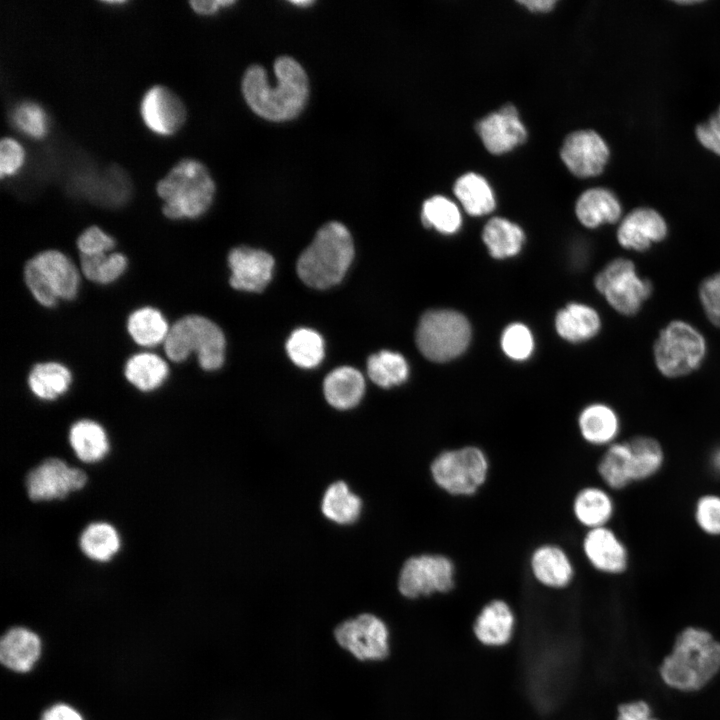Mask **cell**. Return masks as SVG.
Returning <instances> with one entry per match:
<instances>
[{
    "label": "cell",
    "instance_id": "obj_1",
    "mask_svg": "<svg viewBox=\"0 0 720 720\" xmlns=\"http://www.w3.org/2000/svg\"><path fill=\"white\" fill-rule=\"evenodd\" d=\"M274 72L276 85L271 86L263 67L250 66L242 80V92L249 107L260 117L271 121L290 120L306 104L308 77L302 66L289 56L276 59Z\"/></svg>",
    "mask_w": 720,
    "mask_h": 720
},
{
    "label": "cell",
    "instance_id": "obj_2",
    "mask_svg": "<svg viewBox=\"0 0 720 720\" xmlns=\"http://www.w3.org/2000/svg\"><path fill=\"white\" fill-rule=\"evenodd\" d=\"M719 670L720 642L707 630L691 626L679 633L659 674L668 687L693 692L708 684Z\"/></svg>",
    "mask_w": 720,
    "mask_h": 720
},
{
    "label": "cell",
    "instance_id": "obj_3",
    "mask_svg": "<svg viewBox=\"0 0 720 720\" xmlns=\"http://www.w3.org/2000/svg\"><path fill=\"white\" fill-rule=\"evenodd\" d=\"M354 256L348 229L339 222H329L316 233L312 243L297 261V273L308 286L326 289L344 277Z\"/></svg>",
    "mask_w": 720,
    "mask_h": 720
},
{
    "label": "cell",
    "instance_id": "obj_4",
    "mask_svg": "<svg viewBox=\"0 0 720 720\" xmlns=\"http://www.w3.org/2000/svg\"><path fill=\"white\" fill-rule=\"evenodd\" d=\"M157 193L164 200L162 210L166 217L196 218L211 205L215 184L202 163L183 159L158 182Z\"/></svg>",
    "mask_w": 720,
    "mask_h": 720
},
{
    "label": "cell",
    "instance_id": "obj_5",
    "mask_svg": "<svg viewBox=\"0 0 720 720\" xmlns=\"http://www.w3.org/2000/svg\"><path fill=\"white\" fill-rule=\"evenodd\" d=\"M707 354L702 332L688 321L674 319L658 333L652 349L658 372L669 379L688 376L699 369Z\"/></svg>",
    "mask_w": 720,
    "mask_h": 720
},
{
    "label": "cell",
    "instance_id": "obj_6",
    "mask_svg": "<svg viewBox=\"0 0 720 720\" xmlns=\"http://www.w3.org/2000/svg\"><path fill=\"white\" fill-rule=\"evenodd\" d=\"M164 351L173 362H182L191 353H196L200 366L213 371L224 362L225 337L211 320L200 315H187L170 327Z\"/></svg>",
    "mask_w": 720,
    "mask_h": 720
},
{
    "label": "cell",
    "instance_id": "obj_7",
    "mask_svg": "<svg viewBox=\"0 0 720 720\" xmlns=\"http://www.w3.org/2000/svg\"><path fill=\"white\" fill-rule=\"evenodd\" d=\"M489 471L486 452L472 444L443 450L430 464L435 485L455 497L475 495L486 483Z\"/></svg>",
    "mask_w": 720,
    "mask_h": 720
},
{
    "label": "cell",
    "instance_id": "obj_8",
    "mask_svg": "<svg viewBox=\"0 0 720 720\" xmlns=\"http://www.w3.org/2000/svg\"><path fill=\"white\" fill-rule=\"evenodd\" d=\"M24 279L34 298L45 307L55 306L60 299L75 298L80 283L76 266L57 250H46L30 259Z\"/></svg>",
    "mask_w": 720,
    "mask_h": 720
},
{
    "label": "cell",
    "instance_id": "obj_9",
    "mask_svg": "<svg viewBox=\"0 0 720 720\" xmlns=\"http://www.w3.org/2000/svg\"><path fill=\"white\" fill-rule=\"evenodd\" d=\"M471 338L467 319L453 310H431L420 319L416 343L420 352L434 362H446L462 354Z\"/></svg>",
    "mask_w": 720,
    "mask_h": 720
},
{
    "label": "cell",
    "instance_id": "obj_10",
    "mask_svg": "<svg viewBox=\"0 0 720 720\" xmlns=\"http://www.w3.org/2000/svg\"><path fill=\"white\" fill-rule=\"evenodd\" d=\"M456 585V566L450 557L441 553L409 557L403 563L397 581L400 594L411 600L449 594Z\"/></svg>",
    "mask_w": 720,
    "mask_h": 720
},
{
    "label": "cell",
    "instance_id": "obj_11",
    "mask_svg": "<svg viewBox=\"0 0 720 720\" xmlns=\"http://www.w3.org/2000/svg\"><path fill=\"white\" fill-rule=\"evenodd\" d=\"M594 285L608 304L623 316L638 314L653 293L650 279L638 274L628 258H615L595 277Z\"/></svg>",
    "mask_w": 720,
    "mask_h": 720
},
{
    "label": "cell",
    "instance_id": "obj_12",
    "mask_svg": "<svg viewBox=\"0 0 720 720\" xmlns=\"http://www.w3.org/2000/svg\"><path fill=\"white\" fill-rule=\"evenodd\" d=\"M334 636L342 648L359 660H384L389 656V630L373 614L364 613L341 622Z\"/></svg>",
    "mask_w": 720,
    "mask_h": 720
},
{
    "label": "cell",
    "instance_id": "obj_13",
    "mask_svg": "<svg viewBox=\"0 0 720 720\" xmlns=\"http://www.w3.org/2000/svg\"><path fill=\"white\" fill-rule=\"evenodd\" d=\"M87 480L83 470L52 457L29 471L25 485L32 501H52L64 499L70 493L81 490Z\"/></svg>",
    "mask_w": 720,
    "mask_h": 720
},
{
    "label": "cell",
    "instance_id": "obj_14",
    "mask_svg": "<svg viewBox=\"0 0 720 720\" xmlns=\"http://www.w3.org/2000/svg\"><path fill=\"white\" fill-rule=\"evenodd\" d=\"M581 549L590 567L602 575L620 576L630 568L629 548L610 526L586 530Z\"/></svg>",
    "mask_w": 720,
    "mask_h": 720
},
{
    "label": "cell",
    "instance_id": "obj_15",
    "mask_svg": "<svg viewBox=\"0 0 720 720\" xmlns=\"http://www.w3.org/2000/svg\"><path fill=\"white\" fill-rule=\"evenodd\" d=\"M560 155L573 175L587 178L602 173L609 158V149L595 131L578 130L566 136Z\"/></svg>",
    "mask_w": 720,
    "mask_h": 720
},
{
    "label": "cell",
    "instance_id": "obj_16",
    "mask_svg": "<svg viewBox=\"0 0 720 720\" xmlns=\"http://www.w3.org/2000/svg\"><path fill=\"white\" fill-rule=\"evenodd\" d=\"M668 234L663 216L648 207L629 212L617 229V241L621 247L634 252H646L654 244L662 242Z\"/></svg>",
    "mask_w": 720,
    "mask_h": 720
},
{
    "label": "cell",
    "instance_id": "obj_17",
    "mask_svg": "<svg viewBox=\"0 0 720 720\" xmlns=\"http://www.w3.org/2000/svg\"><path fill=\"white\" fill-rule=\"evenodd\" d=\"M529 569L535 582L547 590H566L575 579L571 557L565 549L554 543L541 544L532 551Z\"/></svg>",
    "mask_w": 720,
    "mask_h": 720
},
{
    "label": "cell",
    "instance_id": "obj_18",
    "mask_svg": "<svg viewBox=\"0 0 720 720\" xmlns=\"http://www.w3.org/2000/svg\"><path fill=\"white\" fill-rule=\"evenodd\" d=\"M476 129L485 148L496 155L512 150L527 138L526 128L512 104L481 119Z\"/></svg>",
    "mask_w": 720,
    "mask_h": 720
},
{
    "label": "cell",
    "instance_id": "obj_19",
    "mask_svg": "<svg viewBox=\"0 0 720 720\" xmlns=\"http://www.w3.org/2000/svg\"><path fill=\"white\" fill-rule=\"evenodd\" d=\"M140 112L145 125L154 133L174 134L185 121V107L170 89L156 85L144 94Z\"/></svg>",
    "mask_w": 720,
    "mask_h": 720
},
{
    "label": "cell",
    "instance_id": "obj_20",
    "mask_svg": "<svg viewBox=\"0 0 720 720\" xmlns=\"http://www.w3.org/2000/svg\"><path fill=\"white\" fill-rule=\"evenodd\" d=\"M228 265L231 270L230 284L233 288L260 292L271 280L274 259L263 250L237 247L230 251Z\"/></svg>",
    "mask_w": 720,
    "mask_h": 720
},
{
    "label": "cell",
    "instance_id": "obj_21",
    "mask_svg": "<svg viewBox=\"0 0 720 720\" xmlns=\"http://www.w3.org/2000/svg\"><path fill=\"white\" fill-rule=\"evenodd\" d=\"M579 434L589 446L607 448L620 439L622 421L617 411L601 402L585 406L577 420Z\"/></svg>",
    "mask_w": 720,
    "mask_h": 720
},
{
    "label": "cell",
    "instance_id": "obj_22",
    "mask_svg": "<svg viewBox=\"0 0 720 720\" xmlns=\"http://www.w3.org/2000/svg\"><path fill=\"white\" fill-rule=\"evenodd\" d=\"M515 624L516 616L511 605L504 599L496 598L482 607L473 630L483 645L501 647L511 641Z\"/></svg>",
    "mask_w": 720,
    "mask_h": 720
},
{
    "label": "cell",
    "instance_id": "obj_23",
    "mask_svg": "<svg viewBox=\"0 0 720 720\" xmlns=\"http://www.w3.org/2000/svg\"><path fill=\"white\" fill-rule=\"evenodd\" d=\"M572 513L586 530L610 526L616 514L612 491L600 485L584 486L573 498Z\"/></svg>",
    "mask_w": 720,
    "mask_h": 720
},
{
    "label": "cell",
    "instance_id": "obj_24",
    "mask_svg": "<svg viewBox=\"0 0 720 720\" xmlns=\"http://www.w3.org/2000/svg\"><path fill=\"white\" fill-rule=\"evenodd\" d=\"M603 486L613 491H623L633 483L631 448L628 439H621L603 452L596 465Z\"/></svg>",
    "mask_w": 720,
    "mask_h": 720
},
{
    "label": "cell",
    "instance_id": "obj_25",
    "mask_svg": "<svg viewBox=\"0 0 720 720\" xmlns=\"http://www.w3.org/2000/svg\"><path fill=\"white\" fill-rule=\"evenodd\" d=\"M40 652L39 637L26 628L10 629L0 642V660L13 671H29L38 660Z\"/></svg>",
    "mask_w": 720,
    "mask_h": 720
},
{
    "label": "cell",
    "instance_id": "obj_26",
    "mask_svg": "<svg viewBox=\"0 0 720 720\" xmlns=\"http://www.w3.org/2000/svg\"><path fill=\"white\" fill-rule=\"evenodd\" d=\"M575 212L582 225L596 228L602 224L617 222L621 217L622 207L610 190L597 187L580 195Z\"/></svg>",
    "mask_w": 720,
    "mask_h": 720
},
{
    "label": "cell",
    "instance_id": "obj_27",
    "mask_svg": "<svg viewBox=\"0 0 720 720\" xmlns=\"http://www.w3.org/2000/svg\"><path fill=\"white\" fill-rule=\"evenodd\" d=\"M627 439L632 455L633 483L639 484L657 477L667 460L661 441L648 434H636Z\"/></svg>",
    "mask_w": 720,
    "mask_h": 720
},
{
    "label": "cell",
    "instance_id": "obj_28",
    "mask_svg": "<svg viewBox=\"0 0 720 720\" xmlns=\"http://www.w3.org/2000/svg\"><path fill=\"white\" fill-rule=\"evenodd\" d=\"M365 391L362 374L355 368L343 366L330 372L323 382L327 402L334 408L346 410L355 407Z\"/></svg>",
    "mask_w": 720,
    "mask_h": 720
},
{
    "label": "cell",
    "instance_id": "obj_29",
    "mask_svg": "<svg viewBox=\"0 0 720 720\" xmlns=\"http://www.w3.org/2000/svg\"><path fill=\"white\" fill-rule=\"evenodd\" d=\"M69 444L76 457L84 463H96L107 455L110 444L102 425L90 419L72 424L68 434Z\"/></svg>",
    "mask_w": 720,
    "mask_h": 720
},
{
    "label": "cell",
    "instance_id": "obj_30",
    "mask_svg": "<svg viewBox=\"0 0 720 720\" xmlns=\"http://www.w3.org/2000/svg\"><path fill=\"white\" fill-rule=\"evenodd\" d=\"M555 326L558 334L571 342H580L594 337L601 328V320L592 307L570 303L557 313Z\"/></svg>",
    "mask_w": 720,
    "mask_h": 720
},
{
    "label": "cell",
    "instance_id": "obj_31",
    "mask_svg": "<svg viewBox=\"0 0 720 720\" xmlns=\"http://www.w3.org/2000/svg\"><path fill=\"white\" fill-rule=\"evenodd\" d=\"M465 211L473 216L490 213L495 208V197L487 180L474 172L460 176L453 188Z\"/></svg>",
    "mask_w": 720,
    "mask_h": 720
},
{
    "label": "cell",
    "instance_id": "obj_32",
    "mask_svg": "<svg viewBox=\"0 0 720 720\" xmlns=\"http://www.w3.org/2000/svg\"><path fill=\"white\" fill-rule=\"evenodd\" d=\"M79 547L87 558L97 562H107L120 550L121 538L112 524L103 521L93 522L82 531Z\"/></svg>",
    "mask_w": 720,
    "mask_h": 720
},
{
    "label": "cell",
    "instance_id": "obj_33",
    "mask_svg": "<svg viewBox=\"0 0 720 720\" xmlns=\"http://www.w3.org/2000/svg\"><path fill=\"white\" fill-rule=\"evenodd\" d=\"M169 373L167 363L158 355L138 353L128 359L124 374L137 389L149 392L160 387Z\"/></svg>",
    "mask_w": 720,
    "mask_h": 720
},
{
    "label": "cell",
    "instance_id": "obj_34",
    "mask_svg": "<svg viewBox=\"0 0 720 720\" xmlns=\"http://www.w3.org/2000/svg\"><path fill=\"white\" fill-rule=\"evenodd\" d=\"M71 382L69 369L57 362L39 363L28 376L31 392L42 400H55L68 390Z\"/></svg>",
    "mask_w": 720,
    "mask_h": 720
},
{
    "label": "cell",
    "instance_id": "obj_35",
    "mask_svg": "<svg viewBox=\"0 0 720 720\" xmlns=\"http://www.w3.org/2000/svg\"><path fill=\"white\" fill-rule=\"evenodd\" d=\"M361 508V499L343 481L331 484L321 501L324 516L341 525L355 522L360 516Z\"/></svg>",
    "mask_w": 720,
    "mask_h": 720
},
{
    "label": "cell",
    "instance_id": "obj_36",
    "mask_svg": "<svg viewBox=\"0 0 720 720\" xmlns=\"http://www.w3.org/2000/svg\"><path fill=\"white\" fill-rule=\"evenodd\" d=\"M484 243L492 257L503 259L517 254L524 241L522 229L511 221L501 218H491L485 225L482 233Z\"/></svg>",
    "mask_w": 720,
    "mask_h": 720
},
{
    "label": "cell",
    "instance_id": "obj_37",
    "mask_svg": "<svg viewBox=\"0 0 720 720\" xmlns=\"http://www.w3.org/2000/svg\"><path fill=\"white\" fill-rule=\"evenodd\" d=\"M127 329L132 339L144 347L165 342L170 330L162 313L152 307H143L132 312L127 321Z\"/></svg>",
    "mask_w": 720,
    "mask_h": 720
},
{
    "label": "cell",
    "instance_id": "obj_38",
    "mask_svg": "<svg viewBox=\"0 0 720 720\" xmlns=\"http://www.w3.org/2000/svg\"><path fill=\"white\" fill-rule=\"evenodd\" d=\"M370 379L382 388H390L403 383L408 377V364L404 357L391 351H380L367 361Z\"/></svg>",
    "mask_w": 720,
    "mask_h": 720
},
{
    "label": "cell",
    "instance_id": "obj_39",
    "mask_svg": "<svg viewBox=\"0 0 720 720\" xmlns=\"http://www.w3.org/2000/svg\"><path fill=\"white\" fill-rule=\"evenodd\" d=\"M286 350L294 364L302 368H313L319 365L324 357V342L316 331L299 328L288 338Z\"/></svg>",
    "mask_w": 720,
    "mask_h": 720
},
{
    "label": "cell",
    "instance_id": "obj_40",
    "mask_svg": "<svg viewBox=\"0 0 720 720\" xmlns=\"http://www.w3.org/2000/svg\"><path fill=\"white\" fill-rule=\"evenodd\" d=\"M421 219L426 227H433L445 234L456 232L462 222L456 204L441 195H435L423 203Z\"/></svg>",
    "mask_w": 720,
    "mask_h": 720
},
{
    "label": "cell",
    "instance_id": "obj_41",
    "mask_svg": "<svg viewBox=\"0 0 720 720\" xmlns=\"http://www.w3.org/2000/svg\"><path fill=\"white\" fill-rule=\"evenodd\" d=\"M127 259L121 253H105L94 256L81 255V270L90 281L109 284L126 270Z\"/></svg>",
    "mask_w": 720,
    "mask_h": 720
},
{
    "label": "cell",
    "instance_id": "obj_42",
    "mask_svg": "<svg viewBox=\"0 0 720 720\" xmlns=\"http://www.w3.org/2000/svg\"><path fill=\"white\" fill-rule=\"evenodd\" d=\"M692 519L704 536L720 538V493L707 491L697 496L692 504Z\"/></svg>",
    "mask_w": 720,
    "mask_h": 720
},
{
    "label": "cell",
    "instance_id": "obj_43",
    "mask_svg": "<svg viewBox=\"0 0 720 720\" xmlns=\"http://www.w3.org/2000/svg\"><path fill=\"white\" fill-rule=\"evenodd\" d=\"M14 125L24 134L40 139L48 132V118L43 108L32 101L18 104L12 112Z\"/></svg>",
    "mask_w": 720,
    "mask_h": 720
},
{
    "label": "cell",
    "instance_id": "obj_44",
    "mask_svg": "<svg viewBox=\"0 0 720 720\" xmlns=\"http://www.w3.org/2000/svg\"><path fill=\"white\" fill-rule=\"evenodd\" d=\"M501 346L504 353L514 360H524L533 350V338L530 330L523 324L509 325L501 337Z\"/></svg>",
    "mask_w": 720,
    "mask_h": 720
},
{
    "label": "cell",
    "instance_id": "obj_45",
    "mask_svg": "<svg viewBox=\"0 0 720 720\" xmlns=\"http://www.w3.org/2000/svg\"><path fill=\"white\" fill-rule=\"evenodd\" d=\"M698 297L708 321L720 328V270L705 277L698 287Z\"/></svg>",
    "mask_w": 720,
    "mask_h": 720
},
{
    "label": "cell",
    "instance_id": "obj_46",
    "mask_svg": "<svg viewBox=\"0 0 720 720\" xmlns=\"http://www.w3.org/2000/svg\"><path fill=\"white\" fill-rule=\"evenodd\" d=\"M115 246V240L97 226L84 230L77 239V247L84 256L108 253Z\"/></svg>",
    "mask_w": 720,
    "mask_h": 720
},
{
    "label": "cell",
    "instance_id": "obj_47",
    "mask_svg": "<svg viewBox=\"0 0 720 720\" xmlns=\"http://www.w3.org/2000/svg\"><path fill=\"white\" fill-rule=\"evenodd\" d=\"M24 149L14 139L5 137L0 142V176L13 175L23 164Z\"/></svg>",
    "mask_w": 720,
    "mask_h": 720
},
{
    "label": "cell",
    "instance_id": "obj_48",
    "mask_svg": "<svg viewBox=\"0 0 720 720\" xmlns=\"http://www.w3.org/2000/svg\"><path fill=\"white\" fill-rule=\"evenodd\" d=\"M696 136L705 148L720 155V107L708 121L696 127Z\"/></svg>",
    "mask_w": 720,
    "mask_h": 720
},
{
    "label": "cell",
    "instance_id": "obj_49",
    "mask_svg": "<svg viewBox=\"0 0 720 720\" xmlns=\"http://www.w3.org/2000/svg\"><path fill=\"white\" fill-rule=\"evenodd\" d=\"M616 720H659L652 715L649 704L642 700L630 701L618 706Z\"/></svg>",
    "mask_w": 720,
    "mask_h": 720
},
{
    "label": "cell",
    "instance_id": "obj_50",
    "mask_svg": "<svg viewBox=\"0 0 720 720\" xmlns=\"http://www.w3.org/2000/svg\"><path fill=\"white\" fill-rule=\"evenodd\" d=\"M41 720H83L81 715L66 704H57L44 712Z\"/></svg>",
    "mask_w": 720,
    "mask_h": 720
},
{
    "label": "cell",
    "instance_id": "obj_51",
    "mask_svg": "<svg viewBox=\"0 0 720 720\" xmlns=\"http://www.w3.org/2000/svg\"><path fill=\"white\" fill-rule=\"evenodd\" d=\"M231 0H215V1H190L192 8L199 14L209 15L215 13L220 7L232 5Z\"/></svg>",
    "mask_w": 720,
    "mask_h": 720
},
{
    "label": "cell",
    "instance_id": "obj_52",
    "mask_svg": "<svg viewBox=\"0 0 720 720\" xmlns=\"http://www.w3.org/2000/svg\"><path fill=\"white\" fill-rule=\"evenodd\" d=\"M519 3L523 4L526 8L533 12H547L550 11L556 1L555 0H522Z\"/></svg>",
    "mask_w": 720,
    "mask_h": 720
},
{
    "label": "cell",
    "instance_id": "obj_53",
    "mask_svg": "<svg viewBox=\"0 0 720 720\" xmlns=\"http://www.w3.org/2000/svg\"><path fill=\"white\" fill-rule=\"evenodd\" d=\"M708 467L713 475L720 477V444L711 449L708 455Z\"/></svg>",
    "mask_w": 720,
    "mask_h": 720
},
{
    "label": "cell",
    "instance_id": "obj_54",
    "mask_svg": "<svg viewBox=\"0 0 720 720\" xmlns=\"http://www.w3.org/2000/svg\"><path fill=\"white\" fill-rule=\"evenodd\" d=\"M291 3H293V4H295V5H299V6H308V5H311V4L313 3V1H309V0L299 1V0H297V1H291Z\"/></svg>",
    "mask_w": 720,
    "mask_h": 720
},
{
    "label": "cell",
    "instance_id": "obj_55",
    "mask_svg": "<svg viewBox=\"0 0 720 720\" xmlns=\"http://www.w3.org/2000/svg\"><path fill=\"white\" fill-rule=\"evenodd\" d=\"M700 2H701V1H697V0H696V1H695V0H692V1H688V0H687V1H677L678 4H683V5L697 4V3H700Z\"/></svg>",
    "mask_w": 720,
    "mask_h": 720
}]
</instances>
